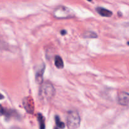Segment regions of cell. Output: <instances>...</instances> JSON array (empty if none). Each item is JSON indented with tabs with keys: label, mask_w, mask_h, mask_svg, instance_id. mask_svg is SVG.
I'll list each match as a JSON object with an SVG mask.
<instances>
[{
	"label": "cell",
	"mask_w": 129,
	"mask_h": 129,
	"mask_svg": "<svg viewBox=\"0 0 129 129\" xmlns=\"http://www.w3.org/2000/svg\"><path fill=\"white\" fill-rule=\"evenodd\" d=\"M54 15L57 18L64 19L73 17L74 16V14L72 10L68 8L66 6H59L54 10Z\"/></svg>",
	"instance_id": "cell-3"
},
{
	"label": "cell",
	"mask_w": 129,
	"mask_h": 129,
	"mask_svg": "<svg viewBox=\"0 0 129 129\" xmlns=\"http://www.w3.org/2000/svg\"><path fill=\"white\" fill-rule=\"evenodd\" d=\"M66 30H61V31H60V34H61V35H66Z\"/></svg>",
	"instance_id": "cell-12"
},
{
	"label": "cell",
	"mask_w": 129,
	"mask_h": 129,
	"mask_svg": "<svg viewBox=\"0 0 129 129\" xmlns=\"http://www.w3.org/2000/svg\"><path fill=\"white\" fill-rule=\"evenodd\" d=\"M127 44H128V45H129V42H127Z\"/></svg>",
	"instance_id": "cell-14"
},
{
	"label": "cell",
	"mask_w": 129,
	"mask_h": 129,
	"mask_svg": "<svg viewBox=\"0 0 129 129\" xmlns=\"http://www.w3.org/2000/svg\"><path fill=\"white\" fill-rule=\"evenodd\" d=\"M84 37L88 38V39H95L98 37V35L95 32L92 31H86L84 34Z\"/></svg>",
	"instance_id": "cell-10"
},
{
	"label": "cell",
	"mask_w": 129,
	"mask_h": 129,
	"mask_svg": "<svg viewBox=\"0 0 129 129\" xmlns=\"http://www.w3.org/2000/svg\"><path fill=\"white\" fill-rule=\"evenodd\" d=\"M45 65H43L42 68H40L39 71L36 73V75H35V81H36L37 83L39 84H42L43 83V76H44V71H45Z\"/></svg>",
	"instance_id": "cell-5"
},
{
	"label": "cell",
	"mask_w": 129,
	"mask_h": 129,
	"mask_svg": "<svg viewBox=\"0 0 129 129\" xmlns=\"http://www.w3.org/2000/svg\"><path fill=\"white\" fill-rule=\"evenodd\" d=\"M81 118L76 111H69L66 116V125L69 128L74 129L79 127Z\"/></svg>",
	"instance_id": "cell-2"
},
{
	"label": "cell",
	"mask_w": 129,
	"mask_h": 129,
	"mask_svg": "<svg viewBox=\"0 0 129 129\" xmlns=\"http://www.w3.org/2000/svg\"><path fill=\"white\" fill-rule=\"evenodd\" d=\"M31 100L30 99L28 100L26 98V100L25 99V102L23 103L24 107L29 113H32L33 111H34V105H33V103H30V101Z\"/></svg>",
	"instance_id": "cell-8"
},
{
	"label": "cell",
	"mask_w": 129,
	"mask_h": 129,
	"mask_svg": "<svg viewBox=\"0 0 129 129\" xmlns=\"http://www.w3.org/2000/svg\"><path fill=\"white\" fill-rule=\"evenodd\" d=\"M55 93V89L50 82H44L40 84L39 96L42 102L46 103L50 101L54 96Z\"/></svg>",
	"instance_id": "cell-1"
},
{
	"label": "cell",
	"mask_w": 129,
	"mask_h": 129,
	"mask_svg": "<svg viewBox=\"0 0 129 129\" xmlns=\"http://www.w3.org/2000/svg\"><path fill=\"white\" fill-rule=\"evenodd\" d=\"M88 1H91L92 0H88Z\"/></svg>",
	"instance_id": "cell-13"
},
{
	"label": "cell",
	"mask_w": 129,
	"mask_h": 129,
	"mask_svg": "<svg viewBox=\"0 0 129 129\" xmlns=\"http://www.w3.org/2000/svg\"><path fill=\"white\" fill-rule=\"evenodd\" d=\"M54 64L55 67L58 69H62L64 68V62H63L62 59L59 55H56L54 58Z\"/></svg>",
	"instance_id": "cell-7"
},
{
	"label": "cell",
	"mask_w": 129,
	"mask_h": 129,
	"mask_svg": "<svg viewBox=\"0 0 129 129\" xmlns=\"http://www.w3.org/2000/svg\"><path fill=\"white\" fill-rule=\"evenodd\" d=\"M118 102L122 106L128 105L129 104V93L121 92L118 94Z\"/></svg>",
	"instance_id": "cell-4"
},
{
	"label": "cell",
	"mask_w": 129,
	"mask_h": 129,
	"mask_svg": "<svg viewBox=\"0 0 129 129\" xmlns=\"http://www.w3.org/2000/svg\"><path fill=\"white\" fill-rule=\"evenodd\" d=\"M55 123H56V125H57V128H65V127H66L65 123H64V122H62L60 121L59 116H57V115L55 116Z\"/></svg>",
	"instance_id": "cell-11"
},
{
	"label": "cell",
	"mask_w": 129,
	"mask_h": 129,
	"mask_svg": "<svg viewBox=\"0 0 129 129\" xmlns=\"http://www.w3.org/2000/svg\"><path fill=\"white\" fill-rule=\"evenodd\" d=\"M96 11L98 13V14L100 15H101L102 16H103V17H111L112 16V15H113L112 11L102 7L97 8Z\"/></svg>",
	"instance_id": "cell-6"
},
{
	"label": "cell",
	"mask_w": 129,
	"mask_h": 129,
	"mask_svg": "<svg viewBox=\"0 0 129 129\" xmlns=\"http://www.w3.org/2000/svg\"><path fill=\"white\" fill-rule=\"evenodd\" d=\"M37 119L39 123V127H40V128H45V118L44 117V116L41 113H39L37 115Z\"/></svg>",
	"instance_id": "cell-9"
}]
</instances>
